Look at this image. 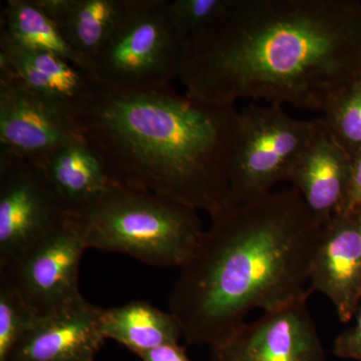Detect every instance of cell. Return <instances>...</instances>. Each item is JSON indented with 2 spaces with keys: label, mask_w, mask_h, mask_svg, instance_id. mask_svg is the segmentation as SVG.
<instances>
[{
  "label": "cell",
  "mask_w": 361,
  "mask_h": 361,
  "mask_svg": "<svg viewBox=\"0 0 361 361\" xmlns=\"http://www.w3.org/2000/svg\"><path fill=\"white\" fill-rule=\"evenodd\" d=\"M61 30L66 42L87 61L94 63L122 18L127 0H35Z\"/></svg>",
  "instance_id": "15"
},
{
  "label": "cell",
  "mask_w": 361,
  "mask_h": 361,
  "mask_svg": "<svg viewBox=\"0 0 361 361\" xmlns=\"http://www.w3.org/2000/svg\"><path fill=\"white\" fill-rule=\"evenodd\" d=\"M229 0H173L169 1L171 18L185 39L210 25L221 16Z\"/></svg>",
  "instance_id": "21"
},
{
  "label": "cell",
  "mask_w": 361,
  "mask_h": 361,
  "mask_svg": "<svg viewBox=\"0 0 361 361\" xmlns=\"http://www.w3.org/2000/svg\"><path fill=\"white\" fill-rule=\"evenodd\" d=\"M80 135L0 59V152L37 161Z\"/></svg>",
  "instance_id": "10"
},
{
  "label": "cell",
  "mask_w": 361,
  "mask_h": 361,
  "mask_svg": "<svg viewBox=\"0 0 361 361\" xmlns=\"http://www.w3.org/2000/svg\"><path fill=\"white\" fill-rule=\"evenodd\" d=\"M360 77L357 0H229L188 37L179 75L187 96L204 103L322 111Z\"/></svg>",
  "instance_id": "1"
},
{
  "label": "cell",
  "mask_w": 361,
  "mask_h": 361,
  "mask_svg": "<svg viewBox=\"0 0 361 361\" xmlns=\"http://www.w3.org/2000/svg\"><path fill=\"white\" fill-rule=\"evenodd\" d=\"M103 310L84 298L39 316L7 361H94L106 341Z\"/></svg>",
  "instance_id": "13"
},
{
  "label": "cell",
  "mask_w": 361,
  "mask_h": 361,
  "mask_svg": "<svg viewBox=\"0 0 361 361\" xmlns=\"http://www.w3.org/2000/svg\"><path fill=\"white\" fill-rule=\"evenodd\" d=\"M87 249L116 252L160 268H180L204 232L197 210L158 195L113 184L66 212Z\"/></svg>",
  "instance_id": "4"
},
{
  "label": "cell",
  "mask_w": 361,
  "mask_h": 361,
  "mask_svg": "<svg viewBox=\"0 0 361 361\" xmlns=\"http://www.w3.org/2000/svg\"><path fill=\"white\" fill-rule=\"evenodd\" d=\"M239 113L163 90L99 87L78 130L111 180L211 217L229 201V166Z\"/></svg>",
  "instance_id": "3"
},
{
  "label": "cell",
  "mask_w": 361,
  "mask_h": 361,
  "mask_svg": "<svg viewBox=\"0 0 361 361\" xmlns=\"http://www.w3.org/2000/svg\"><path fill=\"white\" fill-rule=\"evenodd\" d=\"M0 59L28 89L78 128L99 94V82L68 59L51 52L25 49L0 39Z\"/></svg>",
  "instance_id": "11"
},
{
  "label": "cell",
  "mask_w": 361,
  "mask_h": 361,
  "mask_svg": "<svg viewBox=\"0 0 361 361\" xmlns=\"http://www.w3.org/2000/svg\"><path fill=\"white\" fill-rule=\"evenodd\" d=\"M361 210V152L353 158L348 200L343 214H357Z\"/></svg>",
  "instance_id": "23"
},
{
  "label": "cell",
  "mask_w": 361,
  "mask_h": 361,
  "mask_svg": "<svg viewBox=\"0 0 361 361\" xmlns=\"http://www.w3.org/2000/svg\"><path fill=\"white\" fill-rule=\"evenodd\" d=\"M307 300L264 312L212 346L211 361H326Z\"/></svg>",
  "instance_id": "9"
},
{
  "label": "cell",
  "mask_w": 361,
  "mask_h": 361,
  "mask_svg": "<svg viewBox=\"0 0 361 361\" xmlns=\"http://www.w3.org/2000/svg\"><path fill=\"white\" fill-rule=\"evenodd\" d=\"M0 39L25 49L58 54L94 78L87 61L66 42L35 0H7L2 4Z\"/></svg>",
  "instance_id": "18"
},
{
  "label": "cell",
  "mask_w": 361,
  "mask_h": 361,
  "mask_svg": "<svg viewBox=\"0 0 361 361\" xmlns=\"http://www.w3.org/2000/svg\"><path fill=\"white\" fill-rule=\"evenodd\" d=\"M322 118L330 134L351 158L361 152V77L334 97Z\"/></svg>",
  "instance_id": "19"
},
{
  "label": "cell",
  "mask_w": 361,
  "mask_h": 361,
  "mask_svg": "<svg viewBox=\"0 0 361 361\" xmlns=\"http://www.w3.org/2000/svg\"><path fill=\"white\" fill-rule=\"evenodd\" d=\"M180 268L169 310L191 344L213 346L250 311L307 300L323 225L295 188L227 206Z\"/></svg>",
  "instance_id": "2"
},
{
  "label": "cell",
  "mask_w": 361,
  "mask_h": 361,
  "mask_svg": "<svg viewBox=\"0 0 361 361\" xmlns=\"http://www.w3.org/2000/svg\"><path fill=\"white\" fill-rule=\"evenodd\" d=\"M142 361H191L179 343L166 344L139 356Z\"/></svg>",
  "instance_id": "24"
},
{
  "label": "cell",
  "mask_w": 361,
  "mask_h": 361,
  "mask_svg": "<svg viewBox=\"0 0 361 361\" xmlns=\"http://www.w3.org/2000/svg\"><path fill=\"white\" fill-rule=\"evenodd\" d=\"M311 290L336 306L341 322L355 317L361 305V235L357 214H341L323 225L310 272Z\"/></svg>",
  "instance_id": "12"
},
{
  "label": "cell",
  "mask_w": 361,
  "mask_h": 361,
  "mask_svg": "<svg viewBox=\"0 0 361 361\" xmlns=\"http://www.w3.org/2000/svg\"><path fill=\"white\" fill-rule=\"evenodd\" d=\"M357 217H358V224H360V235H361V210L360 212L357 213Z\"/></svg>",
  "instance_id": "25"
},
{
  "label": "cell",
  "mask_w": 361,
  "mask_h": 361,
  "mask_svg": "<svg viewBox=\"0 0 361 361\" xmlns=\"http://www.w3.org/2000/svg\"><path fill=\"white\" fill-rule=\"evenodd\" d=\"M315 130L316 120H295L275 104L240 111L230 160L228 206L257 200L271 193L277 183L289 180Z\"/></svg>",
  "instance_id": "6"
},
{
  "label": "cell",
  "mask_w": 361,
  "mask_h": 361,
  "mask_svg": "<svg viewBox=\"0 0 361 361\" xmlns=\"http://www.w3.org/2000/svg\"><path fill=\"white\" fill-rule=\"evenodd\" d=\"M66 212L37 163L0 152V270L63 224Z\"/></svg>",
  "instance_id": "7"
},
{
  "label": "cell",
  "mask_w": 361,
  "mask_h": 361,
  "mask_svg": "<svg viewBox=\"0 0 361 361\" xmlns=\"http://www.w3.org/2000/svg\"><path fill=\"white\" fill-rule=\"evenodd\" d=\"M35 163L42 169L66 211L92 200L115 184L101 157L82 135Z\"/></svg>",
  "instance_id": "16"
},
{
  "label": "cell",
  "mask_w": 361,
  "mask_h": 361,
  "mask_svg": "<svg viewBox=\"0 0 361 361\" xmlns=\"http://www.w3.org/2000/svg\"><path fill=\"white\" fill-rule=\"evenodd\" d=\"M102 331L140 356L147 351L179 343L182 326L172 313L164 312L147 301H132L118 307L103 310Z\"/></svg>",
  "instance_id": "17"
},
{
  "label": "cell",
  "mask_w": 361,
  "mask_h": 361,
  "mask_svg": "<svg viewBox=\"0 0 361 361\" xmlns=\"http://www.w3.org/2000/svg\"><path fill=\"white\" fill-rule=\"evenodd\" d=\"M351 166L350 155L330 134L322 118L316 120L312 140L294 166L289 180L320 224L343 214Z\"/></svg>",
  "instance_id": "14"
},
{
  "label": "cell",
  "mask_w": 361,
  "mask_h": 361,
  "mask_svg": "<svg viewBox=\"0 0 361 361\" xmlns=\"http://www.w3.org/2000/svg\"><path fill=\"white\" fill-rule=\"evenodd\" d=\"M184 45L169 0H127L122 18L94 59V78L108 90L168 89L179 78Z\"/></svg>",
  "instance_id": "5"
},
{
  "label": "cell",
  "mask_w": 361,
  "mask_h": 361,
  "mask_svg": "<svg viewBox=\"0 0 361 361\" xmlns=\"http://www.w3.org/2000/svg\"><path fill=\"white\" fill-rule=\"evenodd\" d=\"M355 318L353 326L336 337L332 353L337 357L361 361V305Z\"/></svg>",
  "instance_id": "22"
},
{
  "label": "cell",
  "mask_w": 361,
  "mask_h": 361,
  "mask_svg": "<svg viewBox=\"0 0 361 361\" xmlns=\"http://www.w3.org/2000/svg\"><path fill=\"white\" fill-rule=\"evenodd\" d=\"M87 246L66 221L40 240L0 275L6 278L37 315L82 300L78 284Z\"/></svg>",
  "instance_id": "8"
},
{
  "label": "cell",
  "mask_w": 361,
  "mask_h": 361,
  "mask_svg": "<svg viewBox=\"0 0 361 361\" xmlns=\"http://www.w3.org/2000/svg\"><path fill=\"white\" fill-rule=\"evenodd\" d=\"M39 316L11 282L0 275V361L8 360L11 351Z\"/></svg>",
  "instance_id": "20"
}]
</instances>
